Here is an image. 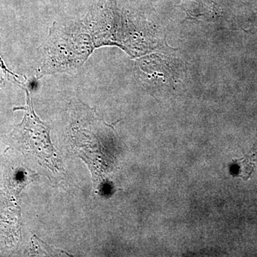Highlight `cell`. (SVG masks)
<instances>
[{"mask_svg":"<svg viewBox=\"0 0 257 257\" xmlns=\"http://www.w3.org/2000/svg\"><path fill=\"white\" fill-rule=\"evenodd\" d=\"M21 109L26 110L22 127H23V133L25 134L23 139L28 145L27 149L29 151L31 150L42 160L46 162L47 165H52L55 168V154L49 137L50 128L37 118L32 109L30 99H28L26 107Z\"/></svg>","mask_w":257,"mask_h":257,"instance_id":"cell-1","label":"cell"}]
</instances>
